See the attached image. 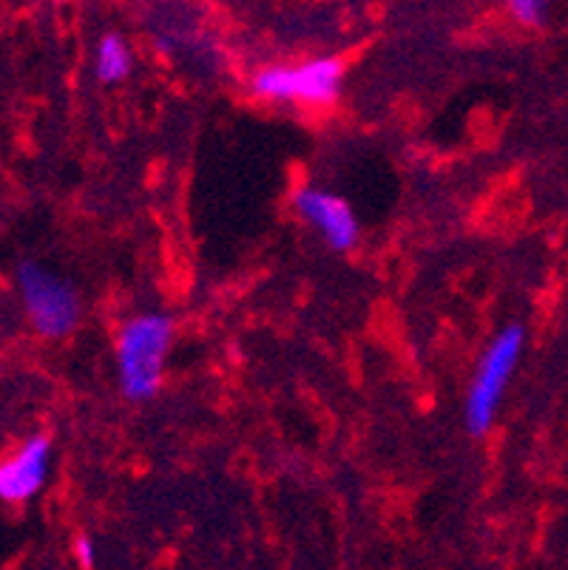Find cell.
<instances>
[{
  "mask_svg": "<svg viewBox=\"0 0 568 570\" xmlns=\"http://www.w3.org/2000/svg\"><path fill=\"white\" fill-rule=\"evenodd\" d=\"M171 341L174 321L162 312H142L125 321L117 338V369L125 398L148 400L160 392Z\"/></svg>",
  "mask_w": 568,
  "mask_h": 570,
  "instance_id": "6da1fadb",
  "label": "cell"
},
{
  "mask_svg": "<svg viewBox=\"0 0 568 570\" xmlns=\"http://www.w3.org/2000/svg\"><path fill=\"white\" fill-rule=\"evenodd\" d=\"M523 344H526V329L520 324H509L495 335V341L486 346L483 358H480L475 378L466 395V429L475 437L492 429L497 415V406L503 400V392L509 386V378L517 369V361L523 355Z\"/></svg>",
  "mask_w": 568,
  "mask_h": 570,
  "instance_id": "7a4b0ae2",
  "label": "cell"
},
{
  "mask_svg": "<svg viewBox=\"0 0 568 570\" xmlns=\"http://www.w3.org/2000/svg\"><path fill=\"white\" fill-rule=\"evenodd\" d=\"M253 94L270 103L336 105L344 88V63L338 57H313L299 66H267L253 74Z\"/></svg>",
  "mask_w": 568,
  "mask_h": 570,
  "instance_id": "3957f363",
  "label": "cell"
},
{
  "mask_svg": "<svg viewBox=\"0 0 568 570\" xmlns=\"http://www.w3.org/2000/svg\"><path fill=\"white\" fill-rule=\"evenodd\" d=\"M18 287L29 321L43 338H63L80 324V295L66 278H57L35 261H23Z\"/></svg>",
  "mask_w": 568,
  "mask_h": 570,
  "instance_id": "277c9868",
  "label": "cell"
},
{
  "mask_svg": "<svg viewBox=\"0 0 568 570\" xmlns=\"http://www.w3.org/2000/svg\"><path fill=\"white\" fill-rule=\"evenodd\" d=\"M293 208L310 227H316L321 239L330 244L336 253L353 250L358 242V222L350 205L324 188L304 185L293 193Z\"/></svg>",
  "mask_w": 568,
  "mask_h": 570,
  "instance_id": "5b68a950",
  "label": "cell"
},
{
  "mask_svg": "<svg viewBox=\"0 0 568 570\" xmlns=\"http://www.w3.org/2000/svg\"><path fill=\"white\" fill-rule=\"evenodd\" d=\"M52 463V443L46 437H32L20 446L18 454L0 463V500H32L46 485Z\"/></svg>",
  "mask_w": 568,
  "mask_h": 570,
  "instance_id": "8992f818",
  "label": "cell"
},
{
  "mask_svg": "<svg viewBox=\"0 0 568 570\" xmlns=\"http://www.w3.org/2000/svg\"><path fill=\"white\" fill-rule=\"evenodd\" d=\"M134 57L131 49L125 46V40L120 35H103L97 43V54H94V74L100 83H123L125 77L131 74Z\"/></svg>",
  "mask_w": 568,
  "mask_h": 570,
  "instance_id": "52a82bcc",
  "label": "cell"
},
{
  "mask_svg": "<svg viewBox=\"0 0 568 570\" xmlns=\"http://www.w3.org/2000/svg\"><path fill=\"white\" fill-rule=\"evenodd\" d=\"M509 12H512V18L517 23H523V26H543L546 18H549V6L543 3V0H512L509 3Z\"/></svg>",
  "mask_w": 568,
  "mask_h": 570,
  "instance_id": "ba28073f",
  "label": "cell"
},
{
  "mask_svg": "<svg viewBox=\"0 0 568 570\" xmlns=\"http://www.w3.org/2000/svg\"><path fill=\"white\" fill-rule=\"evenodd\" d=\"M77 559L83 568H91L94 565V542L89 536H77Z\"/></svg>",
  "mask_w": 568,
  "mask_h": 570,
  "instance_id": "9c48e42d",
  "label": "cell"
}]
</instances>
